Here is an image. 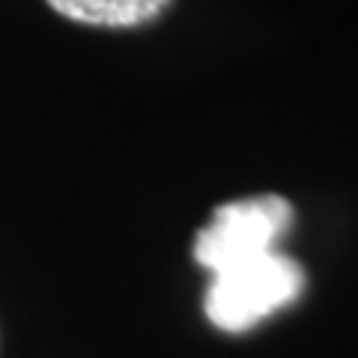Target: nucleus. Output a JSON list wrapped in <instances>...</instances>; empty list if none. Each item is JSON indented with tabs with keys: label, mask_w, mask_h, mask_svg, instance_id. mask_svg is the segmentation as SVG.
<instances>
[{
	"label": "nucleus",
	"mask_w": 358,
	"mask_h": 358,
	"mask_svg": "<svg viewBox=\"0 0 358 358\" xmlns=\"http://www.w3.org/2000/svg\"><path fill=\"white\" fill-rule=\"evenodd\" d=\"M293 224V203L281 194H254L221 203L194 236V260L221 275L275 251V242Z\"/></svg>",
	"instance_id": "nucleus-2"
},
{
	"label": "nucleus",
	"mask_w": 358,
	"mask_h": 358,
	"mask_svg": "<svg viewBox=\"0 0 358 358\" xmlns=\"http://www.w3.org/2000/svg\"><path fill=\"white\" fill-rule=\"evenodd\" d=\"M305 268L287 254H263L236 268L212 275L203 296L209 322L221 331H245L301 296Z\"/></svg>",
	"instance_id": "nucleus-1"
},
{
	"label": "nucleus",
	"mask_w": 358,
	"mask_h": 358,
	"mask_svg": "<svg viewBox=\"0 0 358 358\" xmlns=\"http://www.w3.org/2000/svg\"><path fill=\"white\" fill-rule=\"evenodd\" d=\"M54 13L90 27H141L155 21L173 0H45Z\"/></svg>",
	"instance_id": "nucleus-3"
}]
</instances>
